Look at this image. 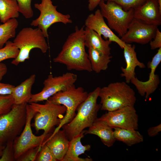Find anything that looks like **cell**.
<instances>
[{
    "label": "cell",
    "instance_id": "40",
    "mask_svg": "<svg viewBox=\"0 0 161 161\" xmlns=\"http://www.w3.org/2000/svg\"><path fill=\"white\" fill-rule=\"evenodd\" d=\"M157 1L160 9L161 10V0H157Z\"/></svg>",
    "mask_w": 161,
    "mask_h": 161
},
{
    "label": "cell",
    "instance_id": "5",
    "mask_svg": "<svg viewBox=\"0 0 161 161\" xmlns=\"http://www.w3.org/2000/svg\"><path fill=\"white\" fill-rule=\"evenodd\" d=\"M88 93L81 87H76L74 84L65 90L59 92L49 97L46 103L62 105L66 108V114L60 124L52 134H53L64 124L70 122L76 114L75 112L79 105L88 96Z\"/></svg>",
    "mask_w": 161,
    "mask_h": 161
},
{
    "label": "cell",
    "instance_id": "11",
    "mask_svg": "<svg viewBox=\"0 0 161 161\" xmlns=\"http://www.w3.org/2000/svg\"><path fill=\"white\" fill-rule=\"evenodd\" d=\"M77 79L76 74L69 72L58 76L54 77L52 74H50L44 80V86L42 90L37 94H32L28 103L47 100L56 93L64 91L74 84Z\"/></svg>",
    "mask_w": 161,
    "mask_h": 161
},
{
    "label": "cell",
    "instance_id": "17",
    "mask_svg": "<svg viewBox=\"0 0 161 161\" xmlns=\"http://www.w3.org/2000/svg\"><path fill=\"white\" fill-rule=\"evenodd\" d=\"M135 49L134 45H132L131 44L126 43L123 49L126 66L125 68L122 66L121 67L122 72L120 76L125 78L127 83H129L131 80L136 76L135 71L137 67L141 69L145 67V64L138 60Z\"/></svg>",
    "mask_w": 161,
    "mask_h": 161
},
{
    "label": "cell",
    "instance_id": "20",
    "mask_svg": "<svg viewBox=\"0 0 161 161\" xmlns=\"http://www.w3.org/2000/svg\"><path fill=\"white\" fill-rule=\"evenodd\" d=\"M112 128L104 121L97 118L84 134H93L98 136L103 143L108 147L112 146L116 140Z\"/></svg>",
    "mask_w": 161,
    "mask_h": 161
},
{
    "label": "cell",
    "instance_id": "36",
    "mask_svg": "<svg viewBox=\"0 0 161 161\" xmlns=\"http://www.w3.org/2000/svg\"><path fill=\"white\" fill-rule=\"evenodd\" d=\"M161 131V124L149 128L147 130L148 135L150 137H154L157 135Z\"/></svg>",
    "mask_w": 161,
    "mask_h": 161
},
{
    "label": "cell",
    "instance_id": "38",
    "mask_svg": "<svg viewBox=\"0 0 161 161\" xmlns=\"http://www.w3.org/2000/svg\"><path fill=\"white\" fill-rule=\"evenodd\" d=\"M7 67L4 63H0V82L7 72Z\"/></svg>",
    "mask_w": 161,
    "mask_h": 161
},
{
    "label": "cell",
    "instance_id": "22",
    "mask_svg": "<svg viewBox=\"0 0 161 161\" xmlns=\"http://www.w3.org/2000/svg\"><path fill=\"white\" fill-rule=\"evenodd\" d=\"M35 78V75L32 74L20 84L14 87L11 95L14 99V104L28 103L32 95V88Z\"/></svg>",
    "mask_w": 161,
    "mask_h": 161
},
{
    "label": "cell",
    "instance_id": "13",
    "mask_svg": "<svg viewBox=\"0 0 161 161\" xmlns=\"http://www.w3.org/2000/svg\"><path fill=\"white\" fill-rule=\"evenodd\" d=\"M158 27L134 18L129 24L126 32L120 39L126 43L146 44L154 38Z\"/></svg>",
    "mask_w": 161,
    "mask_h": 161
},
{
    "label": "cell",
    "instance_id": "2",
    "mask_svg": "<svg viewBox=\"0 0 161 161\" xmlns=\"http://www.w3.org/2000/svg\"><path fill=\"white\" fill-rule=\"evenodd\" d=\"M100 88L97 87L88 93L86 99L78 107L74 118L62 127L69 141L84 129L90 127L97 118L98 112L101 107V104L97 103Z\"/></svg>",
    "mask_w": 161,
    "mask_h": 161
},
{
    "label": "cell",
    "instance_id": "26",
    "mask_svg": "<svg viewBox=\"0 0 161 161\" xmlns=\"http://www.w3.org/2000/svg\"><path fill=\"white\" fill-rule=\"evenodd\" d=\"M18 25L16 18H12L0 24V49L2 48L10 38L16 36V31Z\"/></svg>",
    "mask_w": 161,
    "mask_h": 161
},
{
    "label": "cell",
    "instance_id": "24",
    "mask_svg": "<svg viewBox=\"0 0 161 161\" xmlns=\"http://www.w3.org/2000/svg\"><path fill=\"white\" fill-rule=\"evenodd\" d=\"M113 129L116 140L122 142L128 146H131L143 141V135L136 130L117 127Z\"/></svg>",
    "mask_w": 161,
    "mask_h": 161
},
{
    "label": "cell",
    "instance_id": "12",
    "mask_svg": "<svg viewBox=\"0 0 161 161\" xmlns=\"http://www.w3.org/2000/svg\"><path fill=\"white\" fill-rule=\"evenodd\" d=\"M98 119L104 121L112 129H138V117L134 106H126L108 111Z\"/></svg>",
    "mask_w": 161,
    "mask_h": 161
},
{
    "label": "cell",
    "instance_id": "27",
    "mask_svg": "<svg viewBox=\"0 0 161 161\" xmlns=\"http://www.w3.org/2000/svg\"><path fill=\"white\" fill-rule=\"evenodd\" d=\"M0 49V63L7 59L16 58L19 53V50L13 42L8 41Z\"/></svg>",
    "mask_w": 161,
    "mask_h": 161
},
{
    "label": "cell",
    "instance_id": "7",
    "mask_svg": "<svg viewBox=\"0 0 161 161\" xmlns=\"http://www.w3.org/2000/svg\"><path fill=\"white\" fill-rule=\"evenodd\" d=\"M27 104H14L8 112L0 115V143L13 141L21 134L26 123Z\"/></svg>",
    "mask_w": 161,
    "mask_h": 161
},
{
    "label": "cell",
    "instance_id": "6",
    "mask_svg": "<svg viewBox=\"0 0 161 161\" xmlns=\"http://www.w3.org/2000/svg\"><path fill=\"white\" fill-rule=\"evenodd\" d=\"M28 104L35 112L33 124L36 131L43 130L45 135L50 134L55 126L60 124L66 110L64 105L50 103L42 104L32 102Z\"/></svg>",
    "mask_w": 161,
    "mask_h": 161
},
{
    "label": "cell",
    "instance_id": "32",
    "mask_svg": "<svg viewBox=\"0 0 161 161\" xmlns=\"http://www.w3.org/2000/svg\"><path fill=\"white\" fill-rule=\"evenodd\" d=\"M36 161H57L52 152L45 144L41 146L36 160Z\"/></svg>",
    "mask_w": 161,
    "mask_h": 161
},
{
    "label": "cell",
    "instance_id": "29",
    "mask_svg": "<svg viewBox=\"0 0 161 161\" xmlns=\"http://www.w3.org/2000/svg\"><path fill=\"white\" fill-rule=\"evenodd\" d=\"M14 104L11 95H0V115L8 112Z\"/></svg>",
    "mask_w": 161,
    "mask_h": 161
},
{
    "label": "cell",
    "instance_id": "37",
    "mask_svg": "<svg viewBox=\"0 0 161 161\" xmlns=\"http://www.w3.org/2000/svg\"><path fill=\"white\" fill-rule=\"evenodd\" d=\"M102 0H89L88 8L91 11L93 10L98 5Z\"/></svg>",
    "mask_w": 161,
    "mask_h": 161
},
{
    "label": "cell",
    "instance_id": "21",
    "mask_svg": "<svg viewBox=\"0 0 161 161\" xmlns=\"http://www.w3.org/2000/svg\"><path fill=\"white\" fill-rule=\"evenodd\" d=\"M112 42L104 39L102 36L94 30L85 27V45L88 48H93L104 54L110 55Z\"/></svg>",
    "mask_w": 161,
    "mask_h": 161
},
{
    "label": "cell",
    "instance_id": "31",
    "mask_svg": "<svg viewBox=\"0 0 161 161\" xmlns=\"http://www.w3.org/2000/svg\"><path fill=\"white\" fill-rule=\"evenodd\" d=\"M13 141H10L6 143L3 149L0 161H15Z\"/></svg>",
    "mask_w": 161,
    "mask_h": 161
},
{
    "label": "cell",
    "instance_id": "4",
    "mask_svg": "<svg viewBox=\"0 0 161 161\" xmlns=\"http://www.w3.org/2000/svg\"><path fill=\"white\" fill-rule=\"evenodd\" d=\"M45 38L41 30L38 28L22 29L13 42L19 52L17 57L12 61V64L17 66L29 59L31 51L35 48L39 49L43 53L46 52L48 47Z\"/></svg>",
    "mask_w": 161,
    "mask_h": 161
},
{
    "label": "cell",
    "instance_id": "18",
    "mask_svg": "<svg viewBox=\"0 0 161 161\" xmlns=\"http://www.w3.org/2000/svg\"><path fill=\"white\" fill-rule=\"evenodd\" d=\"M69 142L64 131L59 129L51 134L44 144L50 149L57 161H62L68 150Z\"/></svg>",
    "mask_w": 161,
    "mask_h": 161
},
{
    "label": "cell",
    "instance_id": "8",
    "mask_svg": "<svg viewBox=\"0 0 161 161\" xmlns=\"http://www.w3.org/2000/svg\"><path fill=\"white\" fill-rule=\"evenodd\" d=\"M102 0L99 6L101 14L107 21L108 25L122 37L126 32L129 26L134 18V9L124 10L115 2Z\"/></svg>",
    "mask_w": 161,
    "mask_h": 161
},
{
    "label": "cell",
    "instance_id": "1",
    "mask_svg": "<svg viewBox=\"0 0 161 161\" xmlns=\"http://www.w3.org/2000/svg\"><path fill=\"white\" fill-rule=\"evenodd\" d=\"M85 25L80 29L75 26L64 43L62 49L53 61L65 65L69 70L92 71L85 45Z\"/></svg>",
    "mask_w": 161,
    "mask_h": 161
},
{
    "label": "cell",
    "instance_id": "14",
    "mask_svg": "<svg viewBox=\"0 0 161 161\" xmlns=\"http://www.w3.org/2000/svg\"><path fill=\"white\" fill-rule=\"evenodd\" d=\"M161 61V48L158 49L151 61L147 64L148 67L150 69L148 80L145 81H142L135 76L130 81L135 86L140 95L142 96H145L146 100L151 94L155 91L160 83L159 76L155 74V72Z\"/></svg>",
    "mask_w": 161,
    "mask_h": 161
},
{
    "label": "cell",
    "instance_id": "15",
    "mask_svg": "<svg viewBox=\"0 0 161 161\" xmlns=\"http://www.w3.org/2000/svg\"><path fill=\"white\" fill-rule=\"evenodd\" d=\"M104 18L100 10L97 9L94 13L89 15L85 20L84 25L103 36L105 39L115 42L123 49L125 43L114 33L106 23Z\"/></svg>",
    "mask_w": 161,
    "mask_h": 161
},
{
    "label": "cell",
    "instance_id": "23",
    "mask_svg": "<svg viewBox=\"0 0 161 161\" xmlns=\"http://www.w3.org/2000/svg\"><path fill=\"white\" fill-rule=\"evenodd\" d=\"M88 52L92 71L98 73L108 69L112 58V56L93 48H89Z\"/></svg>",
    "mask_w": 161,
    "mask_h": 161
},
{
    "label": "cell",
    "instance_id": "9",
    "mask_svg": "<svg viewBox=\"0 0 161 161\" xmlns=\"http://www.w3.org/2000/svg\"><path fill=\"white\" fill-rule=\"evenodd\" d=\"M27 120L23 131L14 140L13 146L16 160L29 149L44 145L51 134L45 135L43 134L36 136L32 133L31 128V121L35 112L27 103L26 106Z\"/></svg>",
    "mask_w": 161,
    "mask_h": 161
},
{
    "label": "cell",
    "instance_id": "3",
    "mask_svg": "<svg viewBox=\"0 0 161 161\" xmlns=\"http://www.w3.org/2000/svg\"><path fill=\"white\" fill-rule=\"evenodd\" d=\"M100 109L112 111L126 106H134L136 101L135 92L126 82L111 83L100 88Z\"/></svg>",
    "mask_w": 161,
    "mask_h": 161
},
{
    "label": "cell",
    "instance_id": "10",
    "mask_svg": "<svg viewBox=\"0 0 161 161\" xmlns=\"http://www.w3.org/2000/svg\"><path fill=\"white\" fill-rule=\"evenodd\" d=\"M34 6L40 11V14L31 22L30 25L37 26L45 38H48V29L54 24L60 22L66 24L72 22L70 15L58 12L56 9L57 6L54 5L51 0H41L40 3H35Z\"/></svg>",
    "mask_w": 161,
    "mask_h": 161
},
{
    "label": "cell",
    "instance_id": "16",
    "mask_svg": "<svg viewBox=\"0 0 161 161\" xmlns=\"http://www.w3.org/2000/svg\"><path fill=\"white\" fill-rule=\"evenodd\" d=\"M134 10V18L158 26L161 24V10L157 0H146L143 4Z\"/></svg>",
    "mask_w": 161,
    "mask_h": 161
},
{
    "label": "cell",
    "instance_id": "34",
    "mask_svg": "<svg viewBox=\"0 0 161 161\" xmlns=\"http://www.w3.org/2000/svg\"><path fill=\"white\" fill-rule=\"evenodd\" d=\"M151 49L154 50L161 48V32L158 28L154 38L149 42Z\"/></svg>",
    "mask_w": 161,
    "mask_h": 161
},
{
    "label": "cell",
    "instance_id": "33",
    "mask_svg": "<svg viewBox=\"0 0 161 161\" xmlns=\"http://www.w3.org/2000/svg\"><path fill=\"white\" fill-rule=\"evenodd\" d=\"M41 147V146H39L29 149L23 154L16 161H36Z\"/></svg>",
    "mask_w": 161,
    "mask_h": 161
},
{
    "label": "cell",
    "instance_id": "35",
    "mask_svg": "<svg viewBox=\"0 0 161 161\" xmlns=\"http://www.w3.org/2000/svg\"><path fill=\"white\" fill-rule=\"evenodd\" d=\"M14 87L13 85L0 82V95H11Z\"/></svg>",
    "mask_w": 161,
    "mask_h": 161
},
{
    "label": "cell",
    "instance_id": "41",
    "mask_svg": "<svg viewBox=\"0 0 161 161\" xmlns=\"http://www.w3.org/2000/svg\"><path fill=\"white\" fill-rule=\"evenodd\" d=\"M0 23H1V21H0Z\"/></svg>",
    "mask_w": 161,
    "mask_h": 161
},
{
    "label": "cell",
    "instance_id": "19",
    "mask_svg": "<svg viewBox=\"0 0 161 161\" xmlns=\"http://www.w3.org/2000/svg\"><path fill=\"white\" fill-rule=\"evenodd\" d=\"M83 130L80 134L72 137L69 140L68 150L62 161H92V160L89 158H82L79 156L84 153L85 151L90 150L91 145H83L81 143V139L84 134Z\"/></svg>",
    "mask_w": 161,
    "mask_h": 161
},
{
    "label": "cell",
    "instance_id": "28",
    "mask_svg": "<svg viewBox=\"0 0 161 161\" xmlns=\"http://www.w3.org/2000/svg\"><path fill=\"white\" fill-rule=\"evenodd\" d=\"M18 4V11L26 19L30 18L33 16L31 7L32 0H16Z\"/></svg>",
    "mask_w": 161,
    "mask_h": 161
},
{
    "label": "cell",
    "instance_id": "30",
    "mask_svg": "<svg viewBox=\"0 0 161 161\" xmlns=\"http://www.w3.org/2000/svg\"><path fill=\"white\" fill-rule=\"evenodd\" d=\"M114 1L120 6L125 11L134 9L143 4L146 0H103Z\"/></svg>",
    "mask_w": 161,
    "mask_h": 161
},
{
    "label": "cell",
    "instance_id": "39",
    "mask_svg": "<svg viewBox=\"0 0 161 161\" xmlns=\"http://www.w3.org/2000/svg\"><path fill=\"white\" fill-rule=\"evenodd\" d=\"M5 146V145H4V144L0 143V158L1 156L3 150Z\"/></svg>",
    "mask_w": 161,
    "mask_h": 161
},
{
    "label": "cell",
    "instance_id": "25",
    "mask_svg": "<svg viewBox=\"0 0 161 161\" xmlns=\"http://www.w3.org/2000/svg\"><path fill=\"white\" fill-rule=\"evenodd\" d=\"M19 13L16 0H0L1 22L4 23L10 19L18 17Z\"/></svg>",
    "mask_w": 161,
    "mask_h": 161
}]
</instances>
